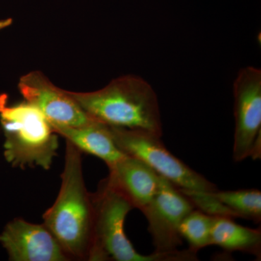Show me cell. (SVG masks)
<instances>
[{
    "label": "cell",
    "mask_w": 261,
    "mask_h": 261,
    "mask_svg": "<svg viewBox=\"0 0 261 261\" xmlns=\"http://www.w3.org/2000/svg\"><path fill=\"white\" fill-rule=\"evenodd\" d=\"M82 153L66 141L61 190L43 219L70 260H88L93 239L94 209L92 194L87 191L84 182Z\"/></svg>",
    "instance_id": "obj_1"
},
{
    "label": "cell",
    "mask_w": 261,
    "mask_h": 261,
    "mask_svg": "<svg viewBox=\"0 0 261 261\" xmlns=\"http://www.w3.org/2000/svg\"><path fill=\"white\" fill-rule=\"evenodd\" d=\"M82 110L94 121L110 126L140 129L162 136L157 94L142 77H118L99 90L70 92Z\"/></svg>",
    "instance_id": "obj_2"
},
{
    "label": "cell",
    "mask_w": 261,
    "mask_h": 261,
    "mask_svg": "<svg viewBox=\"0 0 261 261\" xmlns=\"http://www.w3.org/2000/svg\"><path fill=\"white\" fill-rule=\"evenodd\" d=\"M94 209L93 239L88 260L192 261L190 249L150 255L137 251L125 233V221L133 206L107 178L92 194Z\"/></svg>",
    "instance_id": "obj_3"
},
{
    "label": "cell",
    "mask_w": 261,
    "mask_h": 261,
    "mask_svg": "<svg viewBox=\"0 0 261 261\" xmlns=\"http://www.w3.org/2000/svg\"><path fill=\"white\" fill-rule=\"evenodd\" d=\"M0 121L5 158L13 167L50 168L59 147L58 134L37 107L27 101L6 106L0 112Z\"/></svg>",
    "instance_id": "obj_4"
},
{
    "label": "cell",
    "mask_w": 261,
    "mask_h": 261,
    "mask_svg": "<svg viewBox=\"0 0 261 261\" xmlns=\"http://www.w3.org/2000/svg\"><path fill=\"white\" fill-rule=\"evenodd\" d=\"M115 143L123 153L136 158L181 190L212 192L214 183L173 155L159 135L140 129L110 126Z\"/></svg>",
    "instance_id": "obj_5"
},
{
    "label": "cell",
    "mask_w": 261,
    "mask_h": 261,
    "mask_svg": "<svg viewBox=\"0 0 261 261\" xmlns=\"http://www.w3.org/2000/svg\"><path fill=\"white\" fill-rule=\"evenodd\" d=\"M233 159L241 162L261 159V70L247 66L238 72L233 84Z\"/></svg>",
    "instance_id": "obj_6"
},
{
    "label": "cell",
    "mask_w": 261,
    "mask_h": 261,
    "mask_svg": "<svg viewBox=\"0 0 261 261\" xmlns=\"http://www.w3.org/2000/svg\"><path fill=\"white\" fill-rule=\"evenodd\" d=\"M194 209L191 200L178 187L160 176L156 195L141 211L148 223L154 252L168 253L178 250L182 245L179 225Z\"/></svg>",
    "instance_id": "obj_7"
},
{
    "label": "cell",
    "mask_w": 261,
    "mask_h": 261,
    "mask_svg": "<svg viewBox=\"0 0 261 261\" xmlns=\"http://www.w3.org/2000/svg\"><path fill=\"white\" fill-rule=\"evenodd\" d=\"M25 100L37 107L50 123L80 126L94 121L68 93L56 87L42 72L32 71L19 80Z\"/></svg>",
    "instance_id": "obj_8"
},
{
    "label": "cell",
    "mask_w": 261,
    "mask_h": 261,
    "mask_svg": "<svg viewBox=\"0 0 261 261\" xmlns=\"http://www.w3.org/2000/svg\"><path fill=\"white\" fill-rule=\"evenodd\" d=\"M0 243L12 261L70 260L44 224H32L22 219H15L0 233Z\"/></svg>",
    "instance_id": "obj_9"
},
{
    "label": "cell",
    "mask_w": 261,
    "mask_h": 261,
    "mask_svg": "<svg viewBox=\"0 0 261 261\" xmlns=\"http://www.w3.org/2000/svg\"><path fill=\"white\" fill-rule=\"evenodd\" d=\"M109 168V183L140 211L159 190L160 176L145 163L126 154Z\"/></svg>",
    "instance_id": "obj_10"
},
{
    "label": "cell",
    "mask_w": 261,
    "mask_h": 261,
    "mask_svg": "<svg viewBox=\"0 0 261 261\" xmlns=\"http://www.w3.org/2000/svg\"><path fill=\"white\" fill-rule=\"evenodd\" d=\"M50 124L58 135L64 137L65 140L71 142L82 152L102 160L108 167L112 166L126 155L117 147L109 127L104 123L94 121L80 126Z\"/></svg>",
    "instance_id": "obj_11"
},
{
    "label": "cell",
    "mask_w": 261,
    "mask_h": 261,
    "mask_svg": "<svg viewBox=\"0 0 261 261\" xmlns=\"http://www.w3.org/2000/svg\"><path fill=\"white\" fill-rule=\"evenodd\" d=\"M211 245L227 251L251 254L261 258V231L237 224L233 219L215 217L211 229Z\"/></svg>",
    "instance_id": "obj_12"
},
{
    "label": "cell",
    "mask_w": 261,
    "mask_h": 261,
    "mask_svg": "<svg viewBox=\"0 0 261 261\" xmlns=\"http://www.w3.org/2000/svg\"><path fill=\"white\" fill-rule=\"evenodd\" d=\"M220 202L231 211L237 218L261 221V192L255 189L212 192Z\"/></svg>",
    "instance_id": "obj_13"
},
{
    "label": "cell",
    "mask_w": 261,
    "mask_h": 261,
    "mask_svg": "<svg viewBox=\"0 0 261 261\" xmlns=\"http://www.w3.org/2000/svg\"><path fill=\"white\" fill-rule=\"evenodd\" d=\"M214 218L215 216L194 209L182 220L178 230L181 238L190 244V248L198 251L211 245V229Z\"/></svg>",
    "instance_id": "obj_14"
},
{
    "label": "cell",
    "mask_w": 261,
    "mask_h": 261,
    "mask_svg": "<svg viewBox=\"0 0 261 261\" xmlns=\"http://www.w3.org/2000/svg\"><path fill=\"white\" fill-rule=\"evenodd\" d=\"M11 23L12 20L10 18L3 19V20H0V31L7 28L8 27H9Z\"/></svg>",
    "instance_id": "obj_15"
},
{
    "label": "cell",
    "mask_w": 261,
    "mask_h": 261,
    "mask_svg": "<svg viewBox=\"0 0 261 261\" xmlns=\"http://www.w3.org/2000/svg\"><path fill=\"white\" fill-rule=\"evenodd\" d=\"M7 106V96H0V112Z\"/></svg>",
    "instance_id": "obj_16"
}]
</instances>
